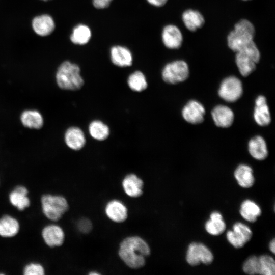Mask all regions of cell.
Wrapping results in <instances>:
<instances>
[{"label":"cell","mask_w":275,"mask_h":275,"mask_svg":"<svg viewBox=\"0 0 275 275\" xmlns=\"http://www.w3.org/2000/svg\"><path fill=\"white\" fill-rule=\"evenodd\" d=\"M105 211L112 221L121 223L125 221L128 216V211L125 205L118 200H112L106 205Z\"/></svg>","instance_id":"17"},{"label":"cell","mask_w":275,"mask_h":275,"mask_svg":"<svg viewBox=\"0 0 275 275\" xmlns=\"http://www.w3.org/2000/svg\"><path fill=\"white\" fill-rule=\"evenodd\" d=\"M64 140L69 148L75 151L81 149L86 143L84 132L80 128L76 126L70 127L66 130Z\"/></svg>","instance_id":"13"},{"label":"cell","mask_w":275,"mask_h":275,"mask_svg":"<svg viewBox=\"0 0 275 275\" xmlns=\"http://www.w3.org/2000/svg\"><path fill=\"white\" fill-rule=\"evenodd\" d=\"M226 224L223 219L221 214L218 212H213L210 215V219L207 221L205 225L206 231L212 235H219L226 229Z\"/></svg>","instance_id":"25"},{"label":"cell","mask_w":275,"mask_h":275,"mask_svg":"<svg viewBox=\"0 0 275 275\" xmlns=\"http://www.w3.org/2000/svg\"><path fill=\"white\" fill-rule=\"evenodd\" d=\"M252 235V230L248 226L237 222L233 225V231H228L226 236L229 243L234 248L239 249L251 240Z\"/></svg>","instance_id":"8"},{"label":"cell","mask_w":275,"mask_h":275,"mask_svg":"<svg viewBox=\"0 0 275 275\" xmlns=\"http://www.w3.org/2000/svg\"><path fill=\"white\" fill-rule=\"evenodd\" d=\"M127 83L131 90L136 92H143L148 87L146 76L140 70L134 71L129 74Z\"/></svg>","instance_id":"29"},{"label":"cell","mask_w":275,"mask_h":275,"mask_svg":"<svg viewBox=\"0 0 275 275\" xmlns=\"http://www.w3.org/2000/svg\"><path fill=\"white\" fill-rule=\"evenodd\" d=\"M146 1L153 6L160 7L163 6L168 0H146Z\"/></svg>","instance_id":"36"},{"label":"cell","mask_w":275,"mask_h":275,"mask_svg":"<svg viewBox=\"0 0 275 275\" xmlns=\"http://www.w3.org/2000/svg\"><path fill=\"white\" fill-rule=\"evenodd\" d=\"M211 116L215 125L219 127L227 128L233 123L234 115L229 107L219 105L215 106L211 112Z\"/></svg>","instance_id":"14"},{"label":"cell","mask_w":275,"mask_h":275,"mask_svg":"<svg viewBox=\"0 0 275 275\" xmlns=\"http://www.w3.org/2000/svg\"><path fill=\"white\" fill-rule=\"evenodd\" d=\"M41 204L44 215L52 221L59 220L69 207L66 199L59 195H44L41 198Z\"/></svg>","instance_id":"4"},{"label":"cell","mask_w":275,"mask_h":275,"mask_svg":"<svg viewBox=\"0 0 275 275\" xmlns=\"http://www.w3.org/2000/svg\"><path fill=\"white\" fill-rule=\"evenodd\" d=\"M22 124L25 127L40 129L43 125V119L41 114L36 110H26L20 116Z\"/></svg>","instance_id":"27"},{"label":"cell","mask_w":275,"mask_h":275,"mask_svg":"<svg viewBox=\"0 0 275 275\" xmlns=\"http://www.w3.org/2000/svg\"><path fill=\"white\" fill-rule=\"evenodd\" d=\"M56 78L58 86L63 90H78L85 83L79 66L68 61L63 62L59 66Z\"/></svg>","instance_id":"2"},{"label":"cell","mask_w":275,"mask_h":275,"mask_svg":"<svg viewBox=\"0 0 275 275\" xmlns=\"http://www.w3.org/2000/svg\"><path fill=\"white\" fill-rule=\"evenodd\" d=\"M234 176L238 184L243 188H250L255 182L253 170L246 164L239 165L234 172Z\"/></svg>","instance_id":"23"},{"label":"cell","mask_w":275,"mask_h":275,"mask_svg":"<svg viewBox=\"0 0 275 275\" xmlns=\"http://www.w3.org/2000/svg\"><path fill=\"white\" fill-rule=\"evenodd\" d=\"M269 249L270 251L273 253H275V240L273 238L270 242L269 243Z\"/></svg>","instance_id":"38"},{"label":"cell","mask_w":275,"mask_h":275,"mask_svg":"<svg viewBox=\"0 0 275 275\" xmlns=\"http://www.w3.org/2000/svg\"><path fill=\"white\" fill-rule=\"evenodd\" d=\"M235 62L241 75L246 77L255 71L259 61L249 53L238 51L236 52Z\"/></svg>","instance_id":"16"},{"label":"cell","mask_w":275,"mask_h":275,"mask_svg":"<svg viewBox=\"0 0 275 275\" xmlns=\"http://www.w3.org/2000/svg\"><path fill=\"white\" fill-rule=\"evenodd\" d=\"M88 131L92 138L99 141L105 140L110 134L108 125L100 120L92 121L89 125Z\"/></svg>","instance_id":"26"},{"label":"cell","mask_w":275,"mask_h":275,"mask_svg":"<svg viewBox=\"0 0 275 275\" xmlns=\"http://www.w3.org/2000/svg\"><path fill=\"white\" fill-rule=\"evenodd\" d=\"M189 70L183 60H175L167 63L163 68L161 76L163 80L170 84H176L185 81L189 76Z\"/></svg>","instance_id":"5"},{"label":"cell","mask_w":275,"mask_h":275,"mask_svg":"<svg viewBox=\"0 0 275 275\" xmlns=\"http://www.w3.org/2000/svg\"><path fill=\"white\" fill-rule=\"evenodd\" d=\"M240 213L246 221L254 223L261 214L259 206L250 200H245L241 204Z\"/></svg>","instance_id":"28"},{"label":"cell","mask_w":275,"mask_h":275,"mask_svg":"<svg viewBox=\"0 0 275 275\" xmlns=\"http://www.w3.org/2000/svg\"><path fill=\"white\" fill-rule=\"evenodd\" d=\"M91 37L92 31L90 27L85 24H78L73 28L70 40L75 45H84L88 43Z\"/></svg>","instance_id":"24"},{"label":"cell","mask_w":275,"mask_h":275,"mask_svg":"<svg viewBox=\"0 0 275 275\" xmlns=\"http://www.w3.org/2000/svg\"><path fill=\"white\" fill-rule=\"evenodd\" d=\"M42 236L45 243L51 248L62 245L65 239L63 229L56 225L45 227L42 230Z\"/></svg>","instance_id":"12"},{"label":"cell","mask_w":275,"mask_h":275,"mask_svg":"<svg viewBox=\"0 0 275 275\" xmlns=\"http://www.w3.org/2000/svg\"><path fill=\"white\" fill-rule=\"evenodd\" d=\"M18 221L14 217L5 215L0 218V236L4 238L13 237L19 231Z\"/></svg>","instance_id":"22"},{"label":"cell","mask_w":275,"mask_h":275,"mask_svg":"<svg viewBox=\"0 0 275 275\" xmlns=\"http://www.w3.org/2000/svg\"><path fill=\"white\" fill-rule=\"evenodd\" d=\"M183 35L179 28L174 24L164 26L161 32V40L165 47L170 49H177L183 43Z\"/></svg>","instance_id":"9"},{"label":"cell","mask_w":275,"mask_h":275,"mask_svg":"<svg viewBox=\"0 0 275 275\" xmlns=\"http://www.w3.org/2000/svg\"><path fill=\"white\" fill-rule=\"evenodd\" d=\"M113 0H92L93 6L97 9H103L110 5Z\"/></svg>","instance_id":"35"},{"label":"cell","mask_w":275,"mask_h":275,"mask_svg":"<svg viewBox=\"0 0 275 275\" xmlns=\"http://www.w3.org/2000/svg\"><path fill=\"white\" fill-rule=\"evenodd\" d=\"M109 56L112 63L119 67H127L133 64L132 53L129 48L124 46H113L109 50Z\"/></svg>","instance_id":"10"},{"label":"cell","mask_w":275,"mask_h":275,"mask_svg":"<svg viewBox=\"0 0 275 275\" xmlns=\"http://www.w3.org/2000/svg\"><path fill=\"white\" fill-rule=\"evenodd\" d=\"M32 27L37 34L41 36H46L54 31L55 24L51 16L48 15H42L33 19Z\"/></svg>","instance_id":"19"},{"label":"cell","mask_w":275,"mask_h":275,"mask_svg":"<svg viewBox=\"0 0 275 275\" xmlns=\"http://www.w3.org/2000/svg\"><path fill=\"white\" fill-rule=\"evenodd\" d=\"M92 223L87 218H83L81 219L78 224V227L79 230L82 233H87L91 231L92 229Z\"/></svg>","instance_id":"34"},{"label":"cell","mask_w":275,"mask_h":275,"mask_svg":"<svg viewBox=\"0 0 275 275\" xmlns=\"http://www.w3.org/2000/svg\"><path fill=\"white\" fill-rule=\"evenodd\" d=\"M255 29L253 23L242 19L234 25L227 36V44L232 51L237 52L254 41Z\"/></svg>","instance_id":"3"},{"label":"cell","mask_w":275,"mask_h":275,"mask_svg":"<svg viewBox=\"0 0 275 275\" xmlns=\"http://www.w3.org/2000/svg\"><path fill=\"white\" fill-rule=\"evenodd\" d=\"M24 275H43L45 270L42 265L37 263H31L23 269Z\"/></svg>","instance_id":"33"},{"label":"cell","mask_w":275,"mask_h":275,"mask_svg":"<svg viewBox=\"0 0 275 275\" xmlns=\"http://www.w3.org/2000/svg\"><path fill=\"white\" fill-rule=\"evenodd\" d=\"M91 274H93V273H92V272H91ZM94 274H97V273H96V272H95Z\"/></svg>","instance_id":"39"},{"label":"cell","mask_w":275,"mask_h":275,"mask_svg":"<svg viewBox=\"0 0 275 275\" xmlns=\"http://www.w3.org/2000/svg\"><path fill=\"white\" fill-rule=\"evenodd\" d=\"M42 1H49V0H42Z\"/></svg>","instance_id":"40"},{"label":"cell","mask_w":275,"mask_h":275,"mask_svg":"<svg viewBox=\"0 0 275 275\" xmlns=\"http://www.w3.org/2000/svg\"><path fill=\"white\" fill-rule=\"evenodd\" d=\"M10 203L19 210H23L30 205V200L27 195L14 189L9 195Z\"/></svg>","instance_id":"30"},{"label":"cell","mask_w":275,"mask_h":275,"mask_svg":"<svg viewBox=\"0 0 275 275\" xmlns=\"http://www.w3.org/2000/svg\"><path fill=\"white\" fill-rule=\"evenodd\" d=\"M182 20L185 27L191 32H195L201 28L205 23V19L203 15L199 11L191 9L183 12Z\"/></svg>","instance_id":"20"},{"label":"cell","mask_w":275,"mask_h":275,"mask_svg":"<svg viewBox=\"0 0 275 275\" xmlns=\"http://www.w3.org/2000/svg\"><path fill=\"white\" fill-rule=\"evenodd\" d=\"M213 258L211 251L201 243L193 242L188 246L186 260L191 266H197L201 263L209 265L212 262Z\"/></svg>","instance_id":"6"},{"label":"cell","mask_w":275,"mask_h":275,"mask_svg":"<svg viewBox=\"0 0 275 275\" xmlns=\"http://www.w3.org/2000/svg\"><path fill=\"white\" fill-rule=\"evenodd\" d=\"M259 257L260 272L261 275H274L275 274V261L272 257L267 255Z\"/></svg>","instance_id":"31"},{"label":"cell","mask_w":275,"mask_h":275,"mask_svg":"<svg viewBox=\"0 0 275 275\" xmlns=\"http://www.w3.org/2000/svg\"><path fill=\"white\" fill-rule=\"evenodd\" d=\"M14 190L18 192L23 193L24 194L27 195L29 193L28 189L25 186H21V185L15 187Z\"/></svg>","instance_id":"37"},{"label":"cell","mask_w":275,"mask_h":275,"mask_svg":"<svg viewBox=\"0 0 275 275\" xmlns=\"http://www.w3.org/2000/svg\"><path fill=\"white\" fill-rule=\"evenodd\" d=\"M143 180L134 174H129L125 177L122 186L125 193L129 197L136 198L143 194Z\"/></svg>","instance_id":"18"},{"label":"cell","mask_w":275,"mask_h":275,"mask_svg":"<svg viewBox=\"0 0 275 275\" xmlns=\"http://www.w3.org/2000/svg\"><path fill=\"white\" fill-rule=\"evenodd\" d=\"M254 118L261 126H267L270 123L271 116L266 99L263 96H258L255 100Z\"/></svg>","instance_id":"15"},{"label":"cell","mask_w":275,"mask_h":275,"mask_svg":"<svg viewBox=\"0 0 275 275\" xmlns=\"http://www.w3.org/2000/svg\"><path fill=\"white\" fill-rule=\"evenodd\" d=\"M205 110L203 105L196 100H190L184 106L182 115L187 122L197 124L204 121Z\"/></svg>","instance_id":"11"},{"label":"cell","mask_w":275,"mask_h":275,"mask_svg":"<svg viewBox=\"0 0 275 275\" xmlns=\"http://www.w3.org/2000/svg\"><path fill=\"white\" fill-rule=\"evenodd\" d=\"M243 88L241 81L237 77L231 76L224 79L218 90L219 96L225 101L233 102L242 96Z\"/></svg>","instance_id":"7"},{"label":"cell","mask_w":275,"mask_h":275,"mask_svg":"<svg viewBox=\"0 0 275 275\" xmlns=\"http://www.w3.org/2000/svg\"><path fill=\"white\" fill-rule=\"evenodd\" d=\"M150 253L148 243L136 236L124 239L120 243L119 250V256L121 260L128 267L133 269L143 267Z\"/></svg>","instance_id":"1"},{"label":"cell","mask_w":275,"mask_h":275,"mask_svg":"<svg viewBox=\"0 0 275 275\" xmlns=\"http://www.w3.org/2000/svg\"><path fill=\"white\" fill-rule=\"evenodd\" d=\"M248 149L251 155L257 160H262L267 157L266 143L261 136H256L250 140Z\"/></svg>","instance_id":"21"},{"label":"cell","mask_w":275,"mask_h":275,"mask_svg":"<svg viewBox=\"0 0 275 275\" xmlns=\"http://www.w3.org/2000/svg\"><path fill=\"white\" fill-rule=\"evenodd\" d=\"M243 271L248 274H259V257L252 256L244 262L242 266Z\"/></svg>","instance_id":"32"},{"label":"cell","mask_w":275,"mask_h":275,"mask_svg":"<svg viewBox=\"0 0 275 275\" xmlns=\"http://www.w3.org/2000/svg\"><path fill=\"white\" fill-rule=\"evenodd\" d=\"M242 1H250V0H242Z\"/></svg>","instance_id":"41"}]
</instances>
